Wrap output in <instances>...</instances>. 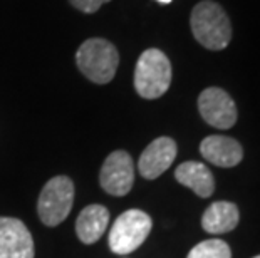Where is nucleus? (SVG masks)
<instances>
[{
	"label": "nucleus",
	"instance_id": "f257e3e1",
	"mask_svg": "<svg viewBox=\"0 0 260 258\" xmlns=\"http://www.w3.org/2000/svg\"><path fill=\"white\" fill-rule=\"evenodd\" d=\"M195 39L210 51H222L230 44L232 25L222 5L212 0H203L195 5L190 17Z\"/></svg>",
	"mask_w": 260,
	"mask_h": 258
},
{
	"label": "nucleus",
	"instance_id": "f03ea898",
	"mask_svg": "<svg viewBox=\"0 0 260 258\" xmlns=\"http://www.w3.org/2000/svg\"><path fill=\"white\" fill-rule=\"evenodd\" d=\"M77 67L94 84L111 82L119 65V54L106 39H87L76 52Z\"/></svg>",
	"mask_w": 260,
	"mask_h": 258
},
{
	"label": "nucleus",
	"instance_id": "7ed1b4c3",
	"mask_svg": "<svg viewBox=\"0 0 260 258\" xmlns=\"http://www.w3.org/2000/svg\"><path fill=\"white\" fill-rule=\"evenodd\" d=\"M171 84V62L159 49H148L135 69V89L145 99H158Z\"/></svg>",
	"mask_w": 260,
	"mask_h": 258
},
{
	"label": "nucleus",
	"instance_id": "20e7f679",
	"mask_svg": "<svg viewBox=\"0 0 260 258\" xmlns=\"http://www.w3.org/2000/svg\"><path fill=\"white\" fill-rule=\"evenodd\" d=\"M153 222L148 213L141 210H128L116 218L109 232V248L116 255H128L145 243Z\"/></svg>",
	"mask_w": 260,
	"mask_h": 258
},
{
	"label": "nucleus",
	"instance_id": "39448f33",
	"mask_svg": "<svg viewBox=\"0 0 260 258\" xmlns=\"http://www.w3.org/2000/svg\"><path fill=\"white\" fill-rule=\"evenodd\" d=\"M74 203V183L68 176L51 178L37 201L39 218L47 227H57L69 216Z\"/></svg>",
	"mask_w": 260,
	"mask_h": 258
},
{
	"label": "nucleus",
	"instance_id": "423d86ee",
	"mask_svg": "<svg viewBox=\"0 0 260 258\" xmlns=\"http://www.w3.org/2000/svg\"><path fill=\"white\" fill-rule=\"evenodd\" d=\"M99 183L101 188L111 196L128 195L135 183V164L129 153L118 150L104 159L101 173H99Z\"/></svg>",
	"mask_w": 260,
	"mask_h": 258
},
{
	"label": "nucleus",
	"instance_id": "0eeeda50",
	"mask_svg": "<svg viewBox=\"0 0 260 258\" xmlns=\"http://www.w3.org/2000/svg\"><path fill=\"white\" fill-rule=\"evenodd\" d=\"M203 121L217 129H230L237 123V106L230 94L220 87H208L198 97Z\"/></svg>",
	"mask_w": 260,
	"mask_h": 258
},
{
	"label": "nucleus",
	"instance_id": "6e6552de",
	"mask_svg": "<svg viewBox=\"0 0 260 258\" xmlns=\"http://www.w3.org/2000/svg\"><path fill=\"white\" fill-rule=\"evenodd\" d=\"M34 238L17 218L0 216V258H34Z\"/></svg>",
	"mask_w": 260,
	"mask_h": 258
},
{
	"label": "nucleus",
	"instance_id": "1a4fd4ad",
	"mask_svg": "<svg viewBox=\"0 0 260 258\" xmlns=\"http://www.w3.org/2000/svg\"><path fill=\"white\" fill-rule=\"evenodd\" d=\"M176 153H178V148L171 138L168 136L156 138L141 153L140 161H138L140 174L146 179L159 178L173 164Z\"/></svg>",
	"mask_w": 260,
	"mask_h": 258
},
{
	"label": "nucleus",
	"instance_id": "9d476101",
	"mask_svg": "<svg viewBox=\"0 0 260 258\" xmlns=\"http://www.w3.org/2000/svg\"><path fill=\"white\" fill-rule=\"evenodd\" d=\"M200 153L208 163L220 168H234L243 158V150L239 141L229 138V136L217 134L207 136L202 141Z\"/></svg>",
	"mask_w": 260,
	"mask_h": 258
},
{
	"label": "nucleus",
	"instance_id": "9b49d317",
	"mask_svg": "<svg viewBox=\"0 0 260 258\" xmlns=\"http://www.w3.org/2000/svg\"><path fill=\"white\" fill-rule=\"evenodd\" d=\"M109 223V211L103 205H89L76 219V233L84 245L96 243L104 235Z\"/></svg>",
	"mask_w": 260,
	"mask_h": 258
},
{
	"label": "nucleus",
	"instance_id": "f8f14e48",
	"mask_svg": "<svg viewBox=\"0 0 260 258\" xmlns=\"http://www.w3.org/2000/svg\"><path fill=\"white\" fill-rule=\"evenodd\" d=\"M175 178L186 188L200 196V198H208L215 191V179L212 171L198 161H185L181 163L175 171Z\"/></svg>",
	"mask_w": 260,
	"mask_h": 258
},
{
	"label": "nucleus",
	"instance_id": "ddd939ff",
	"mask_svg": "<svg viewBox=\"0 0 260 258\" xmlns=\"http://www.w3.org/2000/svg\"><path fill=\"white\" fill-rule=\"evenodd\" d=\"M240 213L234 203L230 201H215L212 203L202 216V227L207 233L220 235L229 233L239 225Z\"/></svg>",
	"mask_w": 260,
	"mask_h": 258
},
{
	"label": "nucleus",
	"instance_id": "4468645a",
	"mask_svg": "<svg viewBox=\"0 0 260 258\" xmlns=\"http://www.w3.org/2000/svg\"><path fill=\"white\" fill-rule=\"evenodd\" d=\"M186 258H232V250L223 240H205L193 246Z\"/></svg>",
	"mask_w": 260,
	"mask_h": 258
},
{
	"label": "nucleus",
	"instance_id": "2eb2a0df",
	"mask_svg": "<svg viewBox=\"0 0 260 258\" xmlns=\"http://www.w3.org/2000/svg\"><path fill=\"white\" fill-rule=\"evenodd\" d=\"M77 10L84 14H94L103 4H108L109 0H69Z\"/></svg>",
	"mask_w": 260,
	"mask_h": 258
},
{
	"label": "nucleus",
	"instance_id": "dca6fc26",
	"mask_svg": "<svg viewBox=\"0 0 260 258\" xmlns=\"http://www.w3.org/2000/svg\"><path fill=\"white\" fill-rule=\"evenodd\" d=\"M158 2H161V4H170L171 0H158Z\"/></svg>",
	"mask_w": 260,
	"mask_h": 258
},
{
	"label": "nucleus",
	"instance_id": "f3484780",
	"mask_svg": "<svg viewBox=\"0 0 260 258\" xmlns=\"http://www.w3.org/2000/svg\"><path fill=\"white\" fill-rule=\"evenodd\" d=\"M253 258H260V255H257V256H253Z\"/></svg>",
	"mask_w": 260,
	"mask_h": 258
}]
</instances>
